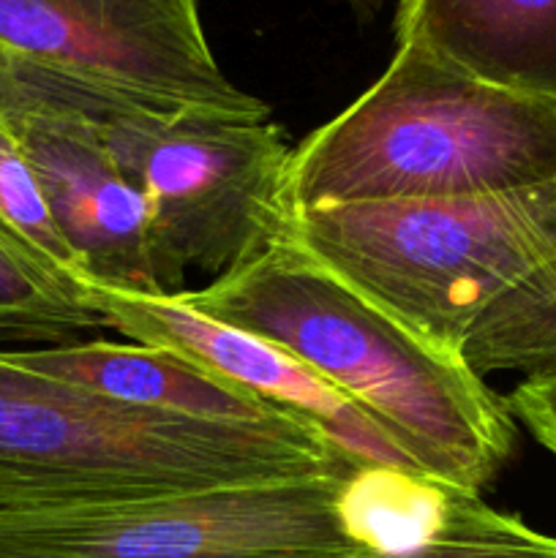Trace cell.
<instances>
[{
	"label": "cell",
	"instance_id": "6da1fadb",
	"mask_svg": "<svg viewBox=\"0 0 556 558\" xmlns=\"http://www.w3.org/2000/svg\"><path fill=\"white\" fill-rule=\"evenodd\" d=\"M174 298L300 360L425 477L480 494L510 458L516 417L507 398L461 354L414 336L292 240Z\"/></svg>",
	"mask_w": 556,
	"mask_h": 558
},
{
	"label": "cell",
	"instance_id": "7a4b0ae2",
	"mask_svg": "<svg viewBox=\"0 0 556 558\" xmlns=\"http://www.w3.org/2000/svg\"><path fill=\"white\" fill-rule=\"evenodd\" d=\"M358 472L325 434L281 414L196 420L131 407L0 349V510L147 499Z\"/></svg>",
	"mask_w": 556,
	"mask_h": 558
},
{
	"label": "cell",
	"instance_id": "3957f363",
	"mask_svg": "<svg viewBox=\"0 0 556 558\" xmlns=\"http://www.w3.org/2000/svg\"><path fill=\"white\" fill-rule=\"evenodd\" d=\"M556 180V101L396 47L385 74L289 158L292 210L456 199Z\"/></svg>",
	"mask_w": 556,
	"mask_h": 558
},
{
	"label": "cell",
	"instance_id": "277c9868",
	"mask_svg": "<svg viewBox=\"0 0 556 558\" xmlns=\"http://www.w3.org/2000/svg\"><path fill=\"white\" fill-rule=\"evenodd\" d=\"M289 240L418 338L461 354L474 322L556 256V180L494 196L303 207Z\"/></svg>",
	"mask_w": 556,
	"mask_h": 558
},
{
	"label": "cell",
	"instance_id": "5b68a950",
	"mask_svg": "<svg viewBox=\"0 0 556 558\" xmlns=\"http://www.w3.org/2000/svg\"><path fill=\"white\" fill-rule=\"evenodd\" d=\"M74 93L145 202L164 292L289 240L292 147L267 114L161 107L85 82Z\"/></svg>",
	"mask_w": 556,
	"mask_h": 558
},
{
	"label": "cell",
	"instance_id": "8992f818",
	"mask_svg": "<svg viewBox=\"0 0 556 558\" xmlns=\"http://www.w3.org/2000/svg\"><path fill=\"white\" fill-rule=\"evenodd\" d=\"M349 474L0 510V558H354Z\"/></svg>",
	"mask_w": 556,
	"mask_h": 558
},
{
	"label": "cell",
	"instance_id": "52a82bcc",
	"mask_svg": "<svg viewBox=\"0 0 556 558\" xmlns=\"http://www.w3.org/2000/svg\"><path fill=\"white\" fill-rule=\"evenodd\" d=\"M0 58L161 107L267 114L218 65L200 0H0Z\"/></svg>",
	"mask_w": 556,
	"mask_h": 558
},
{
	"label": "cell",
	"instance_id": "ba28073f",
	"mask_svg": "<svg viewBox=\"0 0 556 558\" xmlns=\"http://www.w3.org/2000/svg\"><path fill=\"white\" fill-rule=\"evenodd\" d=\"M0 109L14 125L85 283L131 294H167L158 276L142 196L120 172L74 80L0 58Z\"/></svg>",
	"mask_w": 556,
	"mask_h": 558
},
{
	"label": "cell",
	"instance_id": "9c48e42d",
	"mask_svg": "<svg viewBox=\"0 0 556 558\" xmlns=\"http://www.w3.org/2000/svg\"><path fill=\"white\" fill-rule=\"evenodd\" d=\"M82 294L107 327L134 343L183 354L210 374L314 425L354 469L418 472L347 396L276 343L196 314L174 294H131L96 283H85Z\"/></svg>",
	"mask_w": 556,
	"mask_h": 558
},
{
	"label": "cell",
	"instance_id": "30bf717a",
	"mask_svg": "<svg viewBox=\"0 0 556 558\" xmlns=\"http://www.w3.org/2000/svg\"><path fill=\"white\" fill-rule=\"evenodd\" d=\"M396 47L556 101V0H398Z\"/></svg>",
	"mask_w": 556,
	"mask_h": 558
},
{
	"label": "cell",
	"instance_id": "8fae6325",
	"mask_svg": "<svg viewBox=\"0 0 556 558\" xmlns=\"http://www.w3.org/2000/svg\"><path fill=\"white\" fill-rule=\"evenodd\" d=\"M11 354L38 374L85 387L96 396L180 417L265 423L287 414L254 392L161 347L74 341L63 347L11 349Z\"/></svg>",
	"mask_w": 556,
	"mask_h": 558
},
{
	"label": "cell",
	"instance_id": "7c38bea8",
	"mask_svg": "<svg viewBox=\"0 0 556 558\" xmlns=\"http://www.w3.org/2000/svg\"><path fill=\"white\" fill-rule=\"evenodd\" d=\"M463 494L407 469H358L343 485V523L365 556H401L431 543Z\"/></svg>",
	"mask_w": 556,
	"mask_h": 558
},
{
	"label": "cell",
	"instance_id": "4fadbf2b",
	"mask_svg": "<svg viewBox=\"0 0 556 558\" xmlns=\"http://www.w3.org/2000/svg\"><path fill=\"white\" fill-rule=\"evenodd\" d=\"M461 357L480 376L556 371V256L474 322Z\"/></svg>",
	"mask_w": 556,
	"mask_h": 558
},
{
	"label": "cell",
	"instance_id": "5bb4252c",
	"mask_svg": "<svg viewBox=\"0 0 556 558\" xmlns=\"http://www.w3.org/2000/svg\"><path fill=\"white\" fill-rule=\"evenodd\" d=\"M0 245L33 270L82 292L85 270L47 205L14 125L0 109Z\"/></svg>",
	"mask_w": 556,
	"mask_h": 558
},
{
	"label": "cell",
	"instance_id": "9a60e30c",
	"mask_svg": "<svg viewBox=\"0 0 556 558\" xmlns=\"http://www.w3.org/2000/svg\"><path fill=\"white\" fill-rule=\"evenodd\" d=\"M101 327L107 322L85 294L33 270L0 245V341L63 347Z\"/></svg>",
	"mask_w": 556,
	"mask_h": 558
},
{
	"label": "cell",
	"instance_id": "2e32d148",
	"mask_svg": "<svg viewBox=\"0 0 556 558\" xmlns=\"http://www.w3.org/2000/svg\"><path fill=\"white\" fill-rule=\"evenodd\" d=\"M354 558H556V537L494 510L480 494H463L450 521L431 543L401 556Z\"/></svg>",
	"mask_w": 556,
	"mask_h": 558
},
{
	"label": "cell",
	"instance_id": "e0dca14e",
	"mask_svg": "<svg viewBox=\"0 0 556 558\" xmlns=\"http://www.w3.org/2000/svg\"><path fill=\"white\" fill-rule=\"evenodd\" d=\"M512 417L556 458V371L529 376L507 396Z\"/></svg>",
	"mask_w": 556,
	"mask_h": 558
},
{
	"label": "cell",
	"instance_id": "ac0fdd59",
	"mask_svg": "<svg viewBox=\"0 0 556 558\" xmlns=\"http://www.w3.org/2000/svg\"><path fill=\"white\" fill-rule=\"evenodd\" d=\"M347 3L360 25H371V22L382 14V9L387 5V0H347Z\"/></svg>",
	"mask_w": 556,
	"mask_h": 558
}]
</instances>
